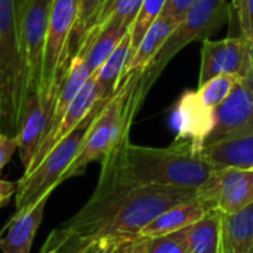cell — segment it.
<instances>
[{
  "instance_id": "cell-18",
  "label": "cell",
  "mask_w": 253,
  "mask_h": 253,
  "mask_svg": "<svg viewBox=\"0 0 253 253\" xmlns=\"http://www.w3.org/2000/svg\"><path fill=\"white\" fill-rule=\"evenodd\" d=\"M141 4H142V0H101L95 12L92 13L90 19L87 21L86 27L83 28L77 40L76 49L83 42L93 39L99 31H102L110 24H120V25L132 27L135 18L138 16Z\"/></svg>"
},
{
  "instance_id": "cell-15",
  "label": "cell",
  "mask_w": 253,
  "mask_h": 253,
  "mask_svg": "<svg viewBox=\"0 0 253 253\" xmlns=\"http://www.w3.org/2000/svg\"><path fill=\"white\" fill-rule=\"evenodd\" d=\"M50 194L43 196L39 202L25 209L16 211L10 221L6 224L3 236L0 233V252L30 253L37 230L43 221V213Z\"/></svg>"
},
{
  "instance_id": "cell-4",
  "label": "cell",
  "mask_w": 253,
  "mask_h": 253,
  "mask_svg": "<svg viewBox=\"0 0 253 253\" xmlns=\"http://www.w3.org/2000/svg\"><path fill=\"white\" fill-rule=\"evenodd\" d=\"M19 0H0V133L16 135L27 98Z\"/></svg>"
},
{
  "instance_id": "cell-3",
  "label": "cell",
  "mask_w": 253,
  "mask_h": 253,
  "mask_svg": "<svg viewBox=\"0 0 253 253\" xmlns=\"http://www.w3.org/2000/svg\"><path fill=\"white\" fill-rule=\"evenodd\" d=\"M144 73L133 71L123 77L116 93L95 116L79 154L62 176V182L83 175L90 163H101L117 142L129 133L133 117L148 92L142 82Z\"/></svg>"
},
{
  "instance_id": "cell-35",
  "label": "cell",
  "mask_w": 253,
  "mask_h": 253,
  "mask_svg": "<svg viewBox=\"0 0 253 253\" xmlns=\"http://www.w3.org/2000/svg\"><path fill=\"white\" fill-rule=\"evenodd\" d=\"M248 50H249V59L253 62V37L248 40Z\"/></svg>"
},
{
  "instance_id": "cell-26",
  "label": "cell",
  "mask_w": 253,
  "mask_h": 253,
  "mask_svg": "<svg viewBox=\"0 0 253 253\" xmlns=\"http://www.w3.org/2000/svg\"><path fill=\"white\" fill-rule=\"evenodd\" d=\"M145 253H188L187 230L148 239Z\"/></svg>"
},
{
  "instance_id": "cell-22",
  "label": "cell",
  "mask_w": 253,
  "mask_h": 253,
  "mask_svg": "<svg viewBox=\"0 0 253 253\" xmlns=\"http://www.w3.org/2000/svg\"><path fill=\"white\" fill-rule=\"evenodd\" d=\"M130 55H132V34L129 31L119 43V46L114 49V52L110 55V58L101 65V68L96 73H93L102 99H110L119 89L125 76L126 65L130 59Z\"/></svg>"
},
{
  "instance_id": "cell-36",
  "label": "cell",
  "mask_w": 253,
  "mask_h": 253,
  "mask_svg": "<svg viewBox=\"0 0 253 253\" xmlns=\"http://www.w3.org/2000/svg\"><path fill=\"white\" fill-rule=\"evenodd\" d=\"M249 253H253V246H252V249H251V252H249Z\"/></svg>"
},
{
  "instance_id": "cell-23",
  "label": "cell",
  "mask_w": 253,
  "mask_h": 253,
  "mask_svg": "<svg viewBox=\"0 0 253 253\" xmlns=\"http://www.w3.org/2000/svg\"><path fill=\"white\" fill-rule=\"evenodd\" d=\"M188 253H222V213L211 211L187 228Z\"/></svg>"
},
{
  "instance_id": "cell-28",
  "label": "cell",
  "mask_w": 253,
  "mask_h": 253,
  "mask_svg": "<svg viewBox=\"0 0 253 253\" xmlns=\"http://www.w3.org/2000/svg\"><path fill=\"white\" fill-rule=\"evenodd\" d=\"M101 0H82V6H80V18H79V24L76 27V31H74V36H73V43H71V55L74 53V49H76V44H77V40L83 31V28L86 27L87 21L90 19L92 13L95 12L96 6L99 4Z\"/></svg>"
},
{
  "instance_id": "cell-14",
  "label": "cell",
  "mask_w": 253,
  "mask_h": 253,
  "mask_svg": "<svg viewBox=\"0 0 253 253\" xmlns=\"http://www.w3.org/2000/svg\"><path fill=\"white\" fill-rule=\"evenodd\" d=\"M49 113L50 107L43 101V98L39 93H30L25 98L19 126L15 135L24 172L28 169L33 157L36 156L44 138Z\"/></svg>"
},
{
  "instance_id": "cell-27",
  "label": "cell",
  "mask_w": 253,
  "mask_h": 253,
  "mask_svg": "<svg viewBox=\"0 0 253 253\" xmlns=\"http://www.w3.org/2000/svg\"><path fill=\"white\" fill-rule=\"evenodd\" d=\"M233 6L237 12L240 36L251 40L253 37V0H234Z\"/></svg>"
},
{
  "instance_id": "cell-31",
  "label": "cell",
  "mask_w": 253,
  "mask_h": 253,
  "mask_svg": "<svg viewBox=\"0 0 253 253\" xmlns=\"http://www.w3.org/2000/svg\"><path fill=\"white\" fill-rule=\"evenodd\" d=\"M126 240H120V239H101L96 240L93 243H90L89 246H86L84 249H82L79 253H113L120 243H123Z\"/></svg>"
},
{
  "instance_id": "cell-19",
  "label": "cell",
  "mask_w": 253,
  "mask_h": 253,
  "mask_svg": "<svg viewBox=\"0 0 253 253\" xmlns=\"http://www.w3.org/2000/svg\"><path fill=\"white\" fill-rule=\"evenodd\" d=\"M178 24L179 22L175 21L170 15L162 13L147 30V33L142 37V40L139 42L138 47L132 52L130 59L125 70V76H127L133 71H145L153 64V61L156 59L159 52L162 50L166 40L176 30Z\"/></svg>"
},
{
  "instance_id": "cell-7",
  "label": "cell",
  "mask_w": 253,
  "mask_h": 253,
  "mask_svg": "<svg viewBox=\"0 0 253 253\" xmlns=\"http://www.w3.org/2000/svg\"><path fill=\"white\" fill-rule=\"evenodd\" d=\"M231 4L227 0H197L182 16L176 30L166 40L165 46L145 70L142 82L147 90L154 84L166 65L190 43L206 40L219 30L230 16Z\"/></svg>"
},
{
  "instance_id": "cell-20",
  "label": "cell",
  "mask_w": 253,
  "mask_h": 253,
  "mask_svg": "<svg viewBox=\"0 0 253 253\" xmlns=\"http://www.w3.org/2000/svg\"><path fill=\"white\" fill-rule=\"evenodd\" d=\"M132 27L120 25V24H110L102 31H99L93 39L83 42L74 52V55L83 56L86 61L90 73H96L101 65L110 58L123 37L130 31ZM73 55V56H74Z\"/></svg>"
},
{
  "instance_id": "cell-34",
  "label": "cell",
  "mask_w": 253,
  "mask_h": 253,
  "mask_svg": "<svg viewBox=\"0 0 253 253\" xmlns=\"http://www.w3.org/2000/svg\"><path fill=\"white\" fill-rule=\"evenodd\" d=\"M242 80L246 84V87L249 89V92L253 95V62L251 59H248V62L242 71Z\"/></svg>"
},
{
  "instance_id": "cell-24",
  "label": "cell",
  "mask_w": 253,
  "mask_h": 253,
  "mask_svg": "<svg viewBox=\"0 0 253 253\" xmlns=\"http://www.w3.org/2000/svg\"><path fill=\"white\" fill-rule=\"evenodd\" d=\"M240 79L242 77L237 74H219L200 84L196 92L205 105L216 110V107H219L228 98Z\"/></svg>"
},
{
  "instance_id": "cell-25",
  "label": "cell",
  "mask_w": 253,
  "mask_h": 253,
  "mask_svg": "<svg viewBox=\"0 0 253 253\" xmlns=\"http://www.w3.org/2000/svg\"><path fill=\"white\" fill-rule=\"evenodd\" d=\"M168 0H142L141 9L138 12V16L135 18L130 34H132V52L138 47L139 42L145 36L147 30L151 27V24L162 15Z\"/></svg>"
},
{
  "instance_id": "cell-30",
  "label": "cell",
  "mask_w": 253,
  "mask_h": 253,
  "mask_svg": "<svg viewBox=\"0 0 253 253\" xmlns=\"http://www.w3.org/2000/svg\"><path fill=\"white\" fill-rule=\"evenodd\" d=\"M197 0H168L165 9L162 13L170 15L175 21L181 22L182 16L185 15V12L196 3Z\"/></svg>"
},
{
  "instance_id": "cell-1",
  "label": "cell",
  "mask_w": 253,
  "mask_h": 253,
  "mask_svg": "<svg viewBox=\"0 0 253 253\" xmlns=\"http://www.w3.org/2000/svg\"><path fill=\"white\" fill-rule=\"evenodd\" d=\"M197 190L133 185L101 163L95 191L70 219L52 230L39 253H79L101 239H138L166 209L193 199Z\"/></svg>"
},
{
  "instance_id": "cell-17",
  "label": "cell",
  "mask_w": 253,
  "mask_h": 253,
  "mask_svg": "<svg viewBox=\"0 0 253 253\" xmlns=\"http://www.w3.org/2000/svg\"><path fill=\"white\" fill-rule=\"evenodd\" d=\"M200 156L213 169H253V135L208 144Z\"/></svg>"
},
{
  "instance_id": "cell-12",
  "label": "cell",
  "mask_w": 253,
  "mask_h": 253,
  "mask_svg": "<svg viewBox=\"0 0 253 253\" xmlns=\"http://www.w3.org/2000/svg\"><path fill=\"white\" fill-rule=\"evenodd\" d=\"M248 59V40L243 36L203 40L199 86L219 74H237L242 77Z\"/></svg>"
},
{
  "instance_id": "cell-11",
  "label": "cell",
  "mask_w": 253,
  "mask_h": 253,
  "mask_svg": "<svg viewBox=\"0 0 253 253\" xmlns=\"http://www.w3.org/2000/svg\"><path fill=\"white\" fill-rule=\"evenodd\" d=\"M246 135H253V95L240 79L228 98L216 107L215 126L205 145Z\"/></svg>"
},
{
  "instance_id": "cell-8",
  "label": "cell",
  "mask_w": 253,
  "mask_h": 253,
  "mask_svg": "<svg viewBox=\"0 0 253 253\" xmlns=\"http://www.w3.org/2000/svg\"><path fill=\"white\" fill-rule=\"evenodd\" d=\"M53 0H19V31L27 67V96H42L46 34Z\"/></svg>"
},
{
  "instance_id": "cell-21",
  "label": "cell",
  "mask_w": 253,
  "mask_h": 253,
  "mask_svg": "<svg viewBox=\"0 0 253 253\" xmlns=\"http://www.w3.org/2000/svg\"><path fill=\"white\" fill-rule=\"evenodd\" d=\"M252 246L253 203L236 213H222V253H249Z\"/></svg>"
},
{
  "instance_id": "cell-32",
  "label": "cell",
  "mask_w": 253,
  "mask_h": 253,
  "mask_svg": "<svg viewBox=\"0 0 253 253\" xmlns=\"http://www.w3.org/2000/svg\"><path fill=\"white\" fill-rule=\"evenodd\" d=\"M147 243H148V239H142V237L130 239V240L120 243L113 253H145Z\"/></svg>"
},
{
  "instance_id": "cell-33",
  "label": "cell",
  "mask_w": 253,
  "mask_h": 253,
  "mask_svg": "<svg viewBox=\"0 0 253 253\" xmlns=\"http://www.w3.org/2000/svg\"><path fill=\"white\" fill-rule=\"evenodd\" d=\"M16 190H18V182H9L0 179V209L10 202V199L16 194Z\"/></svg>"
},
{
  "instance_id": "cell-2",
  "label": "cell",
  "mask_w": 253,
  "mask_h": 253,
  "mask_svg": "<svg viewBox=\"0 0 253 253\" xmlns=\"http://www.w3.org/2000/svg\"><path fill=\"white\" fill-rule=\"evenodd\" d=\"M117 176L133 185H153L181 190L200 188L215 170L188 142L165 148L136 145L126 133L101 162Z\"/></svg>"
},
{
  "instance_id": "cell-9",
  "label": "cell",
  "mask_w": 253,
  "mask_h": 253,
  "mask_svg": "<svg viewBox=\"0 0 253 253\" xmlns=\"http://www.w3.org/2000/svg\"><path fill=\"white\" fill-rule=\"evenodd\" d=\"M197 196L212 211L236 213L253 203V169H215Z\"/></svg>"
},
{
  "instance_id": "cell-5",
  "label": "cell",
  "mask_w": 253,
  "mask_h": 253,
  "mask_svg": "<svg viewBox=\"0 0 253 253\" xmlns=\"http://www.w3.org/2000/svg\"><path fill=\"white\" fill-rule=\"evenodd\" d=\"M107 101L108 99H101L95 105V108L89 113V116L70 135H67L59 144H56L49 151V154L40 162L37 168H34L30 173L22 175L21 179L16 181L18 182V190L15 194L16 211L34 205L43 196L52 194L53 190L59 184H62V176L65 175L70 165L74 162L76 156L79 154L84 136L89 130V126L92 125L99 110L107 104Z\"/></svg>"
},
{
  "instance_id": "cell-16",
  "label": "cell",
  "mask_w": 253,
  "mask_h": 253,
  "mask_svg": "<svg viewBox=\"0 0 253 253\" xmlns=\"http://www.w3.org/2000/svg\"><path fill=\"white\" fill-rule=\"evenodd\" d=\"M211 211L212 209L199 196H196L162 212L141 231L139 237L154 239L181 230H187L188 227L200 221L203 216H206Z\"/></svg>"
},
{
  "instance_id": "cell-13",
  "label": "cell",
  "mask_w": 253,
  "mask_h": 253,
  "mask_svg": "<svg viewBox=\"0 0 253 253\" xmlns=\"http://www.w3.org/2000/svg\"><path fill=\"white\" fill-rule=\"evenodd\" d=\"M101 93H99V89H98V83H96V77L95 74H92L89 77V80L86 82V84L83 86V89L79 92V95L76 96V99L71 102V105L68 107L67 113L64 114L61 123L58 125L56 130L47 136L46 139H43V142L40 144L36 156L33 157L28 169L22 173H30L34 168H37L40 165V162L49 154V151L56 145L59 144L67 135H70L87 116L89 113L95 108V105L101 101Z\"/></svg>"
},
{
  "instance_id": "cell-29",
  "label": "cell",
  "mask_w": 253,
  "mask_h": 253,
  "mask_svg": "<svg viewBox=\"0 0 253 253\" xmlns=\"http://www.w3.org/2000/svg\"><path fill=\"white\" fill-rule=\"evenodd\" d=\"M16 150H18L16 138L6 133H0V173L3 168L9 163V160L12 159Z\"/></svg>"
},
{
  "instance_id": "cell-6",
  "label": "cell",
  "mask_w": 253,
  "mask_h": 253,
  "mask_svg": "<svg viewBox=\"0 0 253 253\" xmlns=\"http://www.w3.org/2000/svg\"><path fill=\"white\" fill-rule=\"evenodd\" d=\"M82 0H53L46 34L42 98L52 108L70 67L71 43L80 18Z\"/></svg>"
},
{
  "instance_id": "cell-10",
  "label": "cell",
  "mask_w": 253,
  "mask_h": 253,
  "mask_svg": "<svg viewBox=\"0 0 253 253\" xmlns=\"http://www.w3.org/2000/svg\"><path fill=\"white\" fill-rule=\"evenodd\" d=\"M175 142H188L197 153L202 151L215 126V110L205 105L196 90H185L172 110Z\"/></svg>"
}]
</instances>
